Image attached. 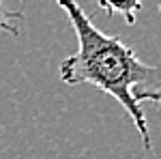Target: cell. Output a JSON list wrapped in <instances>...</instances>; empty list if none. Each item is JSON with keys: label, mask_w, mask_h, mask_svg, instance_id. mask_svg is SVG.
Masks as SVG:
<instances>
[{"label": "cell", "mask_w": 161, "mask_h": 159, "mask_svg": "<svg viewBox=\"0 0 161 159\" xmlns=\"http://www.w3.org/2000/svg\"><path fill=\"white\" fill-rule=\"evenodd\" d=\"M159 11H161V2H159Z\"/></svg>", "instance_id": "277c9868"}, {"label": "cell", "mask_w": 161, "mask_h": 159, "mask_svg": "<svg viewBox=\"0 0 161 159\" xmlns=\"http://www.w3.org/2000/svg\"><path fill=\"white\" fill-rule=\"evenodd\" d=\"M17 20H24V15L19 11H9L4 7V2L0 0V30L2 32H9L11 37H19Z\"/></svg>", "instance_id": "3957f363"}, {"label": "cell", "mask_w": 161, "mask_h": 159, "mask_svg": "<svg viewBox=\"0 0 161 159\" xmlns=\"http://www.w3.org/2000/svg\"><path fill=\"white\" fill-rule=\"evenodd\" d=\"M99 9L105 11V15H123L129 26L136 24L137 11L142 9V0H97Z\"/></svg>", "instance_id": "7a4b0ae2"}, {"label": "cell", "mask_w": 161, "mask_h": 159, "mask_svg": "<svg viewBox=\"0 0 161 159\" xmlns=\"http://www.w3.org/2000/svg\"><path fill=\"white\" fill-rule=\"evenodd\" d=\"M67 13L77 37V49L58 65L60 80L69 86L90 84L123 105L136 125L142 144L153 150L144 101L161 103V65L140 60L118 37L101 32L75 0H56Z\"/></svg>", "instance_id": "6da1fadb"}]
</instances>
